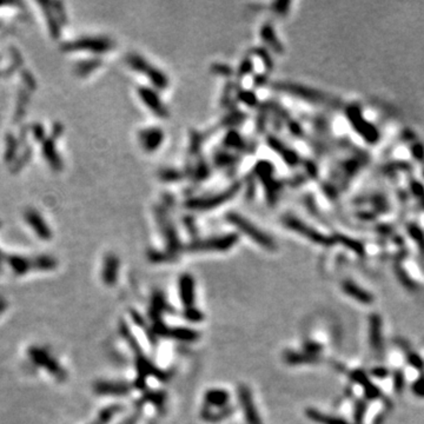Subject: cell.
I'll use <instances>...</instances> for the list:
<instances>
[{
	"label": "cell",
	"mask_w": 424,
	"mask_h": 424,
	"mask_svg": "<svg viewBox=\"0 0 424 424\" xmlns=\"http://www.w3.org/2000/svg\"><path fill=\"white\" fill-rule=\"evenodd\" d=\"M126 61L131 69L139 72V73L145 74V77L158 90H165L167 86H169V78H167L166 74L161 70L156 68L150 61L145 59L143 55L136 54V53H130L127 55Z\"/></svg>",
	"instance_id": "obj_1"
},
{
	"label": "cell",
	"mask_w": 424,
	"mask_h": 424,
	"mask_svg": "<svg viewBox=\"0 0 424 424\" xmlns=\"http://www.w3.org/2000/svg\"><path fill=\"white\" fill-rule=\"evenodd\" d=\"M239 190H241V184L235 183L231 186H229L227 190H223V191L217 192V194L189 199L186 202V206H188V209L197 211L213 210V209L218 208V206L225 204L229 200L232 199V197H235L238 194Z\"/></svg>",
	"instance_id": "obj_2"
},
{
	"label": "cell",
	"mask_w": 424,
	"mask_h": 424,
	"mask_svg": "<svg viewBox=\"0 0 424 424\" xmlns=\"http://www.w3.org/2000/svg\"><path fill=\"white\" fill-rule=\"evenodd\" d=\"M227 219L231 225L238 229L242 233H244L245 236L249 237L250 239H252L253 242H256L261 247L269 250H272L275 247V242L266 233L263 232L261 229L256 227L252 222H250L249 219H247L242 214L237 213V212H230V213H228Z\"/></svg>",
	"instance_id": "obj_3"
},
{
	"label": "cell",
	"mask_w": 424,
	"mask_h": 424,
	"mask_svg": "<svg viewBox=\"0 0 424 424\" xmlns=\"http://www.w3.org/2000/svg\"><path fill=\"white\" fill-rule=\"evenodd\" d=\"M238 242V236L235 233L220 235L210 238L196 239L186 245L190 252H206V251H228Z\"/></svg>",
	"instance_id": "obj_4"
},
{
	"label": "cell",
	"mask_w": 424,
	"mask_h": 424,
	"mask_svg": "<svg viewBox=\"0 0 424 424\" xmlns=\"http://www.w3.org/2000/svg\"><path fill=\"white\" fill-rule=\"evenodd\" d=\"M112 49H114V43L107 37H84L64 45L65 51H85L96 54L106 53Z\"/></svg>",
	"instance_id": "obj_5"
},
{
	"label": "cell",
	"mask_w": 424,
	"mask_h": 424,
	"mask_svg": "<svg viewBox=\"0 0 424 424\" xmlns=\"http://www.w3.org/2000/svg\"><path fill=\"white\" fill-rule=\"evenodd\" d=\"M156 218H157L159 228H160L161 232H163L164 235V238H165L167 247H169V252L176 256L180 247V242L179 239H178L177 232H176L174 224H172L171 220L169 219L165 211L161 210V209H159L157 211V213H156Z\"/></svg>",
	"instance_id": "obj_6"
},
{
	"label": "cell",
	"mask_w": 424,
	"mask_h": 424,
	"mask_svg": "<svg viewBox=\"0 0 424 424\" xmlns=\"http://www.w3.org/2000/svg\"><path fill=\"white\" fill-rule=\"evenodd\" d=\"M137 92H138L139 98L144 103V105L150 111H152L153 114H156L159 118H167L169 117V110L164 105V102L159 97V94L153 88L143 86V88H139Z\"/></svg>",
	"instance_id": "obj_7"
},
{
	"label": "cell",
	"mask_w": 424,
	"mask_h": 424,
	"mask_svg": "<svg viewBox=\"0 0 424 424\" xmlns=\"http://www.w3.org/2000/svg\"><path fill=\"white\" fill-rule=\"evenodd\" d=\"M238 398L247 424H262V420L259 417L257 409H256L255 402H253L252 394H251L249 388L244 384L238 388Z\"/></svg>",
	"instance_id": "obj_8"
},
{
	"label": "cell",
	"mask_w": 424,
	"mask_h": 424,
	"mask_svg": "<svg viewBox=\"0 0 424 424\" xmlns=\"http://www.w3.org/2000/svg\"><path fill=\"white\" fill-rule=\"evenodd\" d=\"M139 143L146 152H155L161 146L164 141V132L158 127H147L141 130L138 136Z\"/></svg>",
	"instance_id": "obj_9"
},
{
	"label": "cell",
	"mask_w": 424,
	"mask_h": 424,
	"mask_svg": "<svg viewBox=\"0 0 424 424\" xmlns=\"http://www.w3.org/2000/svg\"><path fill=\"white\" fill-rule=\"evenodd\" d=\"M121 262L114 253H107L103 261L102 280L105 285L113 286L118 280V272Z\"/></svg>",
	"instance_id": "obj_10"
},
{
	"label": "cell",
	"mask_w": 424,
	"mask_h": 424,
	"mask_svg": "<svg viewBox=\"0 0 424 424\" xmlns=\"http://www.w3.org/2000/svg\"><path fill=\"white\" fill-rule=\"evenodd\" d=\"M132 390V386L125 382H98L94 386V391L98 395L124 396Z\"/></svg>",
	"instance_id": "obj_11"
},
{
	"label": "cell",
	"mask_w": 424,
	"mask_h": 424,
	"mask_svg": "<svg viewBox=\"0 0 424 424\" xmlns=\"http://www.w3.org/2000/svg\"><path fill=\"white\" fill-rule=\"evenodd\" d=\"M179 295L185 309L192 308L194 304V280L189 273H184L179 278Z\"/></svg>",
	"instance_id": "obj_12"
},
{
	"label": "cell",
	"mask_w": 424,
	"mask_h": 424,
	"mask_svg": "<svg viewBox=\"0 0 424 424\" xmlns=\"http://www.w3.org/2000/svg\"><path fill=\"white\" fill-rule=\"evenodd\" d=\"M35 358L37 359L39 364H41L43 367H45L53 376H55V378L58 379H65L66 372L61 369V367L58 364V362H55L49 353H46L45 351L41 350H35Z\"/></svg>",
	"instance_id": "obj_13"
},
{
	"label": "cell",
	"mask_w": 424,
	"mask_h": 424,
	"mask_svg": "<svg viewBox=\"0 0 424 424\" xmlns=\"http://www.w3.org/2000/svg\"><path fill=\"white\" fill-rule=\"evenodd\" d=\"M204 401L205 406H209V408L222 409L229 406L230 394H229L227 390L211 389L209 391H206Z\"/></svg>",
	"instance_id": "obj_14"
},
{
	"label": "cell",
	"mask_w": 424,
	"mask_h": 424,
	"mask_svg": "<svg viewBox=\"0 0 424 424\" xmlns=\"http://www.w3.org/2000/svg\"><path fill=\"white\" fill-rule=\"evenodd\" d=\"M25 218H26L27 223H30L32 225L33 230L38 233L39 237H41L43 239H50L51 238L52 233L49 227L46 225V223L44 222V219L41 218L40 214L38 212L30 210L25 213Z\"/></svg>",
	"instance_id": "obj_15"
},
{
	"label": "cell",
	"mask_w": 424,
	"mask_h": 424,
	"mask_svg": "<svg viewBox=\"0 0 424 424\" xmlns=\"http://www.w3.org/2000/svg\"><path fill=\"white\" fill-rule=\"evenodd\" d=\"M233 411H235V409H233L231 406H228L222 409H217L216 411H213L211 408H209V406H205L204 408L202 409V411H200V416H202L203 420L206 421V422L216 423L225 420V418L230 417L231 415L233 414Z\"/></svg>",
	"instance_id": "obj_16"
},
{
	"label": "cell",
	"mask_w": 424,
	"mask_h": 424,
	"mask_svg": "<svg viewBox=\"0 0 424 424\" xmlns=\"http://www.w3.org/2000/svg\"><path fill=\"white\" fill-rule=\"evenodd\" d=\"M165 337H171V338L177 339V341L183 342H194L199 338V334L197 331L192 330L188 328H170L167 329V333Z\"/></svg>",
	"instance_id": "obj_17"
},
{
	"label": "cell",
	"mask_w": 424,
	"mask_h": 424,
	"mask_svg": "<svg viewBox=\"0 0 424 424\" xmlns=\"http://www.w3.org/2000/svg\"><path fill=\"white\" fill-rule=\"evenodd\" d=\"M166 302L164 300V296L160 292H156L152 297L151 309H150V316L153 319V323L161 320V314L165 311Z\"/></svg>",
	"instance_id": "obj_18"
},
{
	"label": "cell",
	"mask_w": 424,
	"mask_h": 424,
	"mask_svg": "<svg viewBox=\"0 0 424 424\" xmlns=\"http://www.w3.org/2000/svg\"><path fill=\"white\" fill-rule=\"evenodd\" d=\"M43 153H44V157L46 158V160L49 161L50 165L52 166V169H54L55 171L61 169V159L59 157V155L57 153V151H55L54 144H53L51 141H47L46 143L44 144Z\"/></svg>",
	"instance_id": "obj_19"
},
{
	"label": "cell",
	"mask_w": 424,
	"mask_h": 424,
	"mask_svg": "<svg viewBox=\"0 0 424 424\" xmlns=\"http://www.w3.org/2000/svg\"><path fill=\"white\" fill-rule=\"evenodd\" d=\"M122 410H123V406L121 404H112V406L103 409L98 414V416H97L96 420H94L91 424H107L117 414H118V412H121Z\"/></svg>",
	"instance_id": "obj_20"
},
{
	"label": "cell",
	"mask_w": 424,
	"mask_h": 424,
	"mask_svg": "<svg viewBox=\"0 0 424 424\" xmlns=\"http://www.w3.org/2000/svg\"><path fill=\"white\" fill-rule=\"evenodd\" d=\"M102 65V60L99 58H94V59H88V60H83L76 66V72L78 76L80 77H86L88 74L92 73L93 71H96L97 69L100 68Z\"/></svg>",
	"instance_id": "obj_21"
},
{
	"label": "cell",
	"mask_w": 424,
	"mask_h": 424,
	"mask_svg": "<svg viewBox=\"0 0 424 424\" xmlns=\"http://www.w3.org/2000/svg\"><path fill=\"white\" fill-rule=\"evenodd\" d=\"M166 400V396L164 392L159 391H149L144 396V401L151 402L156 406H163L164 402Z\"/></svg>",
	"instance_id": "obj_22"
},
{
	"label": "cell",
	"mask_w": 424,
	"mask_h": 424,
	"mask_svg": "<svg viewBox=\"0 0 424 424\" xmlns=\"http://www.w3.org/2000/svg\"><path fill=\"white\" fill-rule=\"evenodd\" d=\"M183 316L188 320H190V322H202L204 319V315L202 314V311L198 310L194 306L185 309V311L183 312Z\"/></svg>",
	"instance_id": "obj_23"
},
{
	"label": "cell",
	"mask_w": 424,
	"mask_h": 424,
	"mask_svg": "<svg viewBox=\"0 0 424 424\" xmlns=\"http://www.w3.org/2000/svg\"><path fill=\"white\" fill-rule=\"evenodd\" d=\"M138 418H139V412H136V414L131 415L130 417L125 418V420L119 424H136L137 421H138Z\"/></svg>",
	"instance_id": "obj_24"
}]
</instances>
